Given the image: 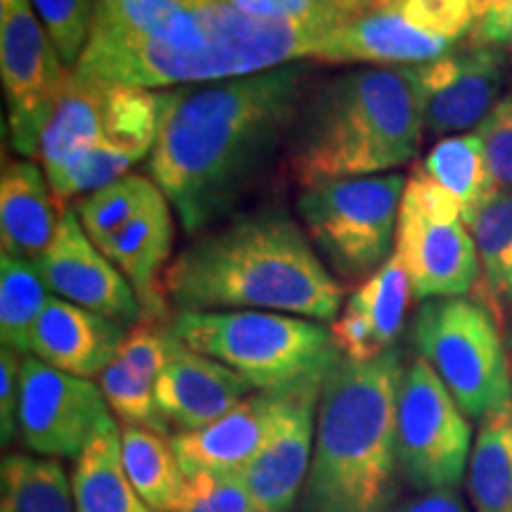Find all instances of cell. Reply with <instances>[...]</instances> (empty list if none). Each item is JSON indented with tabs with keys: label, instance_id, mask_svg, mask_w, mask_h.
<instances>
[{
	"label": "cell",
	"instance_id": "obj_38",
	"mask_svg": "<svg viewBox=\"0 0 512 512\" xmlns=\"http://www.w3.org/2000/svg\"><path fill=\"white\" fill-rule=\"evenodd\" d=\"M496 192H512V93L477 128Z\"/></svg>",
	"mask_w": 512,
	"mask_h": 512
},
{
	"label": "cell",
	"instance_id": "obj_7",
	"mask_svg": "<svg viewBox=\"0 0 512 512\" xmlns=\"http://www.w3.org/2000/svg\"><path fill=\"white\" fill-rule=\"evenodd\" d=\"M413 344L467 418L512 399V375L496 320L470 299H432L413 320Z\"/></svg>",
	"mask_w": 512,
	"mask_h": 512
},
{
	"label": "cell",
	"instance_id": "obj_4",
	"mask_svg": "<svg viewBox=\"0 0 512 512\" xmlns=\"http://www.w3.org/2000/svg\"><path fill=\"white\" fill-rule=\"evenodd\" d=\"M425 131L420 67H363L304 98L287 164L302 188L387 174L408 164Z\"/></svg>",
	"mask_w": 512,
	"mask_h": 512
},
{
	"label": "cell",
	"instance_id": "obj_33",
	"mask_svg": "<svg viewBox=\"0 0 512 512\" xmlns=\"http://www.w3.org/2000/svg\"><path fill=\"white\" fill-rule=\"evenodd\" d=\"M105 138L150 157L157 140V93L147 88H107Z\"/></svg>",
	"mask_w": 512,
	"mask_h": 512
},
{
	"label": "cell",
	"instance_id": "obj_39",
	"mask_svg": "<svg viewBox=\"0 0 512 512\" xmlns=\"http://www.w3.org/2000/svg\"><path fill=\"white\" fill-rule=\"evenodd\" d=\"M19 375H22V358L19 351L3 347L0 354V441L8 446L19 434Z\"/></svg>",
	"mask_w": 512,
	"mask_h": 512
},
{
	"label": "cell",
	"instance_id": "obj_8",
	"mask_svg": "<svg viewBox=\"0 0 512 512\" xmlns=\"http://www.w3.org/2000/svg\"><path fill=\"white\" fill-rule=\"evenodd\" d=\"M470 422L441 377L422 358L403 373L396 406V458L415 491L458 489L472 453Z\"/></svg>",
	"mask_w": 512,
	"mask_h": 512
},
{
	"label": "cell",
	"instance_id": "obj_2",
	"mask_svg": "<svg viewBox=\"0 0 512 512\" xmlns=\"http://www.w3.org/2000/svg\"><path fill=\"white\" fill-rule=\"evenodd\" d=\"M162 292L178 311H275L309 320H335L344 302V287L304 226L280 207L197 235L166 266Z\"/></svg>",
	"mask_w": 512,
	"mask_h": 512
},
{
	"label": "cell",
	"instance_id": "obj_15",
	"mask_svg": "<svg viewBox=\"0 0 512 512\" xmlns=\"http://www.w3.org/2000/svg\"><path fill=\"white\" fill-rule=\"evenodd\" d=\"M453 48L456 43L411 27L403 17L401 3H396L330 29L318 41L311 62L420 67L439 60Z\"/></svg>",
	"mask_w": 512,
	"mask_h": 512
},
{
	"label": "cell",
	"instance_id": "obj_42",
	"mask_svg": "<svg viewBox=\"0 0 512 512\" xmlns=\"http://www.w3.org/2000/svg\"><path fill=\"white\" fill-rule=\"evenodd\" d=\"M174 512H216L211 508L209 498L204 496L202 486L195 482V479H188V486H185L181 501L174 508Z\"/></svg>",
	"mask_w": 512,
	"mask_h": 512
},
{
	"label": "cell",
	"instance_id": "obj_30",
	"mask_svg": "<svg viewBox=\"0 0 512 512\" xmlns=\"http://www.w3.org/2000/svg\"><path fill=\"white\" fill-rule=\"evenodd\" d=\"M143 155L128 150L124 145L112 143L110 138L102 136L93 147H88L83 155L69 162L55 176H48L50 188H53L57 202L67 207V202L81 200L95 190L107 188V185L128 176L131 166L143 162Z\"/></svg>",
	"mask_w": 512,
	"mask_h": 512
},
{
	"label": "cell",
	"instance_id": "obj_13",
	"mask_svg": "<svg viewBox=\"0 0 512 512\" xmlns=\"http://www.w3.org/2000/svg\"><path fill=\"white\" fill-rule=\"evenodd\" d=\"M304 394L320 392H256L202 430L176 432L171 446L185 477L238 475Z\"/></svg>",
	"mask_w": 512,
	"mask_h": 512
},
{
	"label": "cell",
	"instance_id": "obj_35",
	"mask_svg": "<svg viewBox=\"0 0 512 512\" xmlns=\"http://www.w3.org/2000/svg\"><path fill=\"white\" fill-rule=\"evenodd\" d=\"M67 67H76L91 38L98 0H31Z\"/></svg>",
	"mask_w": 512,
	"mask_h": 512
},
{
	"label": "cell",
	"instance_id": "obj_5",
	"mask_svg": "<svg viewBox=\"0 0 512 512\" xmlns=\"http://www.w3.org/2000/svg\"><path fill=\"white\" fill-rule=\"evenodd\" d=\"M185 347L235 370L256 392H320L342 351L309 318L275 311H178Z\"/></svg>",
	"mask_w": 512,
	"mask_h": 512
},
{
	"label": "cell",
	"instance_id": "obj_36",
	"mask_svg": "<svg viewBox=\"0 0 512 512\" xmlns=\"http://www.w3.org/2000/svg\"><path fill=\"white\" fill-rule=\"evenodd\" d=\"M178 344H181V339L171 328V320L164 316H143L136 325L128 328L117 358L133 375L155 384L162 368L174 356Z\"/></svg>",
	"mask_w": 512,
	"mask_h": 512
},
{
	"label": "cell",
	"instance_id": "obj_24",
	"mask_svg": "<svg viewBox=\"0 0 512 512\" xmlns=\"http://www.w3.org/2000/svg\"><path fill=\"white\" fill-rule=\"evenodd\" d=\"M475 512H512V399L486 413L467 463Z\"/></svg>",
	"mask_w": 512,
	"mask_h": 512
},
{
	"label": "cell",
	"instance_id": "obj_29",
	"mask_svg": "<svg viewBox=\"0 0 512 512\" xmlns=\"http://www.w3.org/2000/svg\"><path fill=\"white\" fill-rule=\"evenodd\" d=\"M467 228L491 294L498 302H512V192H494Z\"/></svg>",
	"mask_w": 512,
	"mask_h": 512
},
{
	"label": "cell",
	"instance_id": "obj_16",
	"mask_svg": "<svg viewBox=\"0 0 512 512\" xmlns=\"http://www.w3.org/2000/svg\"><path fill=\"white\" fill-rule=\"evenodd\" d=\"M252 394V384L214 358L181 342L155 382V399L166 425L195 432L223 418Z\"/></svg>",
	"mask_w": 512,
	"mask_h": 512
},
{
	"label": "cell",
	"instance_id": "obj_9",
	"mask_svg": "<svg viewBox=\"0 0 512 512\" xmlns=\"http://www.w3.org/2000/svg\"><path fill=\"white\" fill-rule=\"evenodd\" d=\"M64 67L31 0H0V76L19 155L36 159L43 126L69 76Z\"/></svg>",
	"mask_w": 512,
	"mask_h": 512
},
{
	"label": "cell",
	"instance_id": "obj_23",
	"mask_svg": "<svg viewBox=\"0 0 512 512\" xmlns=\"http://www.w3.org/2000/svg\"><path fill=\"white\" fill-rule=\"evenodd\" d=\"M72 496L76 512H155L126 475L121 460V427L112 415L76 458Z\"/></svg>",
	"mask_w": 512,
	"mask_h": 512
},
{
	"label": "cell",
	"instance_id": "obj_12",
	"mask_svg": "<svg viewBox=\"0 0 512 512\" xmlns=\"http://www.w3.org/2000/svg\"><path fill=\"white\" fill-rule=\"evenodd\" d=\"M394 254L399 256L413 297L420 302L465 297L479 278V254L463 221H439L403 202L396 223Z\"/></svg>",
	"mask_w": 512,
	"mask_h": 512
},
{
	"label": "cell",
	"instance_id": "obj_40",
	"mask_svg": "<svg viewBox=\"0 0 512 512\" xmlns=\"http://www.w3.org/2000/svg\"><path fill=\"white\" fill-rule=\"evenodd\" d=\"M470 43L484 48L512 50V0H505L477 19L470 34Z\"/></svg>",
	"mask_w": 512,
	"mask_h": 512
},
{
	"label": "cell",
	"instance_id": "obj_27",
	"mask_svg": "<svg viewBox=\"0 0 512 512\" xmlns=\"http://www.w3.org/2000/svg\"><path fill=\"white\" fill-rule=\"evenodd\" d=\"M0 512H76L72 479L55 458L10 453L0 463Z\"/></svg>",
	"mask_w": 512,
	"mask_h": 512
},
{
	"label": "cell",
	"instance_id": "obj_3",
	"mask_svg": "<svg viewBox=\"0 0 512 512\" xmlns=\"http://www.w3.org/2000/svg\"><path fill=\"white\" fill-rule=\"evenodd\" d=\"M399 349L373 361H339L325 377L316 411L311 470L297 512H392L399 491L396 406Z\"/></svg>",
	"mask_w": 512,
	"mask_h": 512
},
{
	"label": "cell",
	"instance_id": "obj_10",
	"mask_svg": "<svg viewBox=\"0 0 512 512\" xmlns=\"http://www.w3.org/2000/svg\"><path fill=\"white\" fill-rule=\"evenodd\" d=\"M110 418L100 384L62 373L36 356L22 358L19 375V439L43 458H79Z\"/></svg>",
	"mask_w": 512,
	"mask_h": 512
},
{
	"label": "cell",
	"instance_id": "obj_41",
	"mask_svg": "<svg viewBox=\"0 0 512 512\" xmlns=\"http://www.w3.org/2000/svg\"><path fill=\"white\" fill-rule=\"evenodd\" d=\"M392 512H470L465 508L463 498L456 494V489L425 491V494L411 496L406 501L396 503Z\"/></svg>",
	"mask_w": 512,
	"mask_h": 512
},
{
	"label": "cell",
	"instance_id": "obj_26",
	"mask_svg": "<svg viewBox=\"0 0 512 512\" xmlns=\"http://www.w3.org/2000/svg\"><path fill=\"white\" fill-rule=\"evenodd\" d=\"M422 169L456 197L465 226H470L479 207L496 192L479 133H458L439 140L422 162Z\"/></svg>",
	"mask_w": 512,
	"mask_h": 512
},
{
	"label": "cell",
	"instance_id": "obj_43",
	"mask_svg": "<svg viewBox=\"0 0 512 512\" xmlns=\"http://www.w3.org/2000/svg\"><path fill=\"white\" fill-rule=\"evenodd\" d=\"M501 3H505V0H472V8H475V15L479 19V17H484L486 12L494 10L496 5H501Z\"/></svg>",
	"mask_w": 512,
	"mask_h": 512
},
{
	"label": "cell",
	"instance_id": "obj_1",
	"mask_svg": "<svg viewBox=\"0 0 512 512\" xmlns=\"http://www.w3.org/2000/svg\"><path fill=\"white\" fill-rule=\"evenodd\" d=\"M306 81V62H294L157 91V140L147 169L185 233L219 226L247 195L290 140Z\"/></svg>",
	"mask_w": 512,
	"mask_h": 512
},
{
	"label": "cell",
	"instance_id": "obj_14",
	"mask_svg": "<svg viewBox=\"0 0 512 512\" xmlns=\"http://www.w3.org/2000/svg\"><path fill=\"white\" fill-rule=\"evenodd\" d=\"M425 95V131L434 136L479 126L498 105L503 91V53L496 48H453L439 60L420 64Z\"/></svg>",
	"mask_w": 512,
	"mask_h": 512
},
{
	"label": "cell",
	"instance_id": "obj_18",
	"mask_svg": "<svg viewBox=\"0 0 512 512\" xmlns=\"http://www.w3.org/2000/svg\"><path fill=\"white\" fill-rule=\"evenodd\" d=\"M320 394L299 396L261 451L238 472L261 512H290L299 503L311 470Z\"/></svg>",
	"mask_w": 512,
	"mask_h": 512
},
{
	"label": "cell",
	"instance_id": "obj_28",
	"mask_svg": "<svg viewBox=\"0 0 512 512\" xmlns=\"http://www.w3.org/2000/svg\"><path fill=\"white\" fill-rule=\"evenodd\" d=\"M48 285L36 261L3 254L0 259V339L3 347L31 354V332L48 304Z\"/></svg>",
	"mask_w": 512,
	"mask_h": 512
},
{
	"label": "cell",
	"instance_id": "obj_19",
	"mask_svg": "<svg viewBox=\"0 0 512 512\" xmlns=\"http://www.w3.org/2000/svg\"><path fill=\"white\" fill-rule=\"evenodd\" d=\"M128 335L119 320L50 297L31 332V356L62 373L100 377Z\"/></svg>",
	"mask_w": 512,
	"mask_h": 512
},
{
	"label": "cell",
	"instance_id": "obj_17",
	"mask_svg": "<svg viewBox=\"0 0 512 512\" xmlns=\"http://www.w3.org/2000/svg\"><path fill=\"white\" fill-rule=\"evenodd\" d=\"M411 294V278L399 256L392 254L349 294L344 309L332 320L330 332L342 356L351 361H373L396 349Z\"/></svg>",
	"mask_w": 512,
	"mask_h": 512
},
{
	"label": "cell",
	"instance_id": "obj_31",
	"mask_svg": "<svg viewBox=\"0 0 512 512\" xmlns=\"http://www.w3.org/2000/svg\"><path fill=\"white\" fill-rule=\"evenodd\" d=\"M159 185L152 178L140 174H128L107 188L95 190L91 195L74 202V211L79 216L83 230L95 245L114 230L131 221L147 202L159 195Z\"/></svg>",
	"mask_w": 512,
	"mask_h": 512
},
{
	"label": "cell",
	"instance_id": "obj_22",
	"mask_svg": "<svg viewBox=\"0 0 512 512\" xmlns=\"http://www.w3.org/2000/svg\"><path fill=\"white\" fill-rule=\"evenodd\" d=\"M107 83L69 69L53 112L43 126L36 159L46 176H55L105 136Z\"/></svg>",
	"mask_w": 512,
	"mask_h": 512
},
{
	"label": "cell",
	"instance_id": "obj_6",
	"mask_svg": "<svg viewBox=\"0 0 512 512\" xmlns=\"http://www.w3.org/2000/svg\"><path fill=\"white\" fill-rule=\"evenodd\" d=\"M406 178L380 174L302 188L297 211L309 240L342 280L363 283L392 256Z\"/></svg>",
	"mask_w": 512,
	"mask_h": 512
},
{
	"label": "cell",
	"instance_id": "obj_37",
	"mask_svg": "<svg viewBox=\"0 0 512 512\" xmlns=\"http://www.w3.org/2000/svg\"><path fill=\"white\" fill-rule=\"evenodd\" d=\"M401 12L411 27L451 43L472 34L477 24L472 0H401Z\"/></svg>",
	"mask_w": 512,
	"mask_h": 512
},
{
	"label": "cell",
	"instance_id": "obj_21",
	"mask_svg": "<svg viewBox=\"0 0 512 512\" xmlns=\"http://www.w3.org/2000/svg\"><path fill=\"white\" fill-rule=\"evenodd\" d=\"M62 204L46 171L31 159L5 164L0 178V245L3 254L36 261L46 252L60 223Z\"/></svg>",
	"mask_w": 512,
	"mask_h": 512
},
{
	"label": "cell",
	"instance_id": "obj_32",
	"mask_svg": "<svg viewBox=\"0 0 512 512\" xmlns=\"http://www.w3.org/2000/svg\"><path fill=\"white\" fill-rule=\"evenodd\" d=\"M249 17L268 22L304 24L316 29H335L368 12L389 8L401 0H223Z\"/></svg>",
	"mask_w": 512,
	"mask_h": 512
},
{
	"label": "cell",
	"instance_id": "obj_11",
	"mask_svg": "<svg viewBox=\"0 0 512 512\" xmlns=\"http://www.w3.org/2000/svg\"><path fill=\"white\" fill-rule=\"evenodd\" d=\"M38 271L48 290L64 302L124 325H136L143 318V304L133 285L88 238L74 207H62L53 240L38 259Z\"/></svg>",
	"mask_w": 512,
	"mask_h": 512
},
{
	"label": "cell",
	"instance_id": "obj_34",
	"mask_svg": "<svg viewBox=\"0 0 512 512\" xmlns=\"http://www.w3.org/2000/svg\"><path fill=\"white\" fill-rule=\"evenodd\" d=\"M100 389L105 394L107 406L121 420V425L169 434L171 427L166 425L155 399V384L133 375L117 356L110 366L102 370Z\"/></svg>",
	"mask_w": 512,
	"mask_h": 512
},
{
	"label": "cell",
	"instance_id": "obj_25",
	"mask_svg": "<svg viewBox=\"0 0 512 512\" xmlns=\"http://www.w3.org/2000/svg\"><path fill=\"white\" fill-rule=\"evenodd\" d=\"M121 460L133 489L155 512H174L181 501L188 477L178 463L171 437L121 425Z\"/></svg>",
	"mask_w": 512,
	"mask_h": 512
},
{
	"label": "cell",
	"instance_id": "obj_20",
	"mask_svg": "<svg viewBox=\"0 0 512 512\" xmlns=\"http://www.w3.org/2000/svg\"><path fill=\"white\" fill-rule=\"evenodd\" d=\"M176 223L174 207L159 192L152 202L98 242V249L133 285L143 316H166V299L162 292V275L174 249Z\"/></svg>",
	"mask_w": 512,
	"mask_h": 512
}]
</instances>
